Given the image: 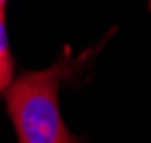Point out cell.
Returning <instances> with one entry per match:
<instances>
[{
  "instance_id": "277c9868",
  "label": "cell",
  "mask_w": 151,
  "mask_h": 143,
  "mask_svg": "<svg viewBox=\"0 0 151 143\" xmlns=\"http://www.w3.org/2000/svg\"><path fill=\"white\" fill-rule=\"evenodd\" d=\"M149 10H151V0H149Z\"/></svg>"
},
{
  "instance_id": "3957f363",
  "label": "cell",
  "mask_w": 151,
  "mask_h": 143,
  "mask_svg": "<svg viewBox=\"0 0 151 143\" xmlns=\"http://www.w3.org/2000/svg\"><path fill=\"white\" fill-rule=\"evenodd\" d=\"M4 6H6V0H0V14H4Z\"/></svg>"
},
{
  "instance_id": "6da1fadb",
  "label": "cell",
  "mask_w": 151,
  "mask_h": 143,
  "mask_svg": "<svg viewBox=\"0 0 151 143\" xmlns=\"http://www.w3.org/2000/svg\"><path fill=\"white\" fill-rule=\"evenodd\" d=\"M67 73L69 65L60 60L12 81L6 91V109L18 143H81L67 129L58 109V89Z\"/></svg>"
},
{
  "instance_id": "7a4b0ae2",
  "label": "cell",
  "mask_w": 151,
  "mask_h": 143,
  "mask_svg": "<svg viewBox=\"0 0 151 143\" xmlns=\"http://www.w3.org/2000/svg\"><path fill=\"white\" fill-rule=\"evenodd\" d=\"M12 75H14V60L8 45L4 14H0V93L8 91V87L12 85Z\"/></svg>"
}]
</instances>
